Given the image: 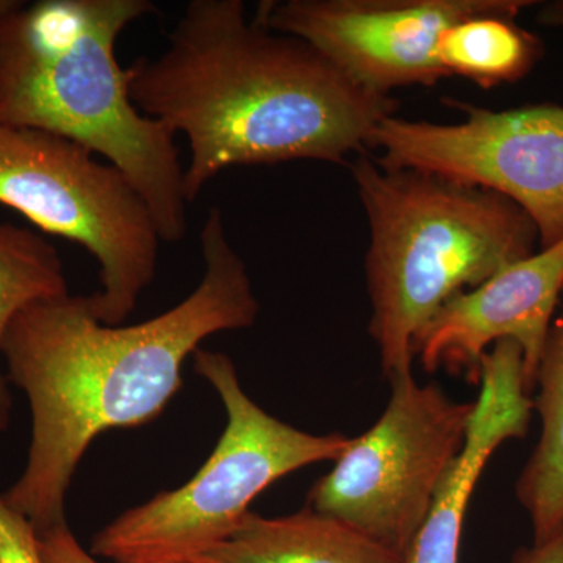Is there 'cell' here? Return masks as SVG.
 <instances>
[{
  "label": "cell",
  "instance_id": "1",
  "mask_svg": "<svg viewBox=\"0 0 563 563\" xmlns=\"http://www.w3.org/2000/svg\"><path fill=\"white\" fill-rule=\"evenodd\" d=\"M201 247L206 273L196 290L152 320L102 324L87 296L68 292L11 321L0 354L31 402L32 442L24 472L2 496L36 533L66 525V493L96 437L161 417L188 355L207 336L257 320L261 303L218 207L207 213Z\"/></svg>",
  "mask_w": 563,
  "mask_h": 563
},
{
  "label": "cell",
  "instance_id": "2",
  "mask_svg": "<svg viewBox=\"0 0 563 563\" xmlns=\"http://www.w3.org/2000/svg\"><path fill=\"white\" fill-rule=\"evenodd\" d=\"M128 73L136 109L190 143L188 203L232 166L344 163L398 106L306 41L247 20L242 0H191L168 49Z\"/></svg>",
  "mask_w": 563,
  "mask_h": 563
},
{
  "label": "cell",
  "instance_id": "3",
  "mask_svg": "<svg viewBox=\"0 0 563 563\" xmlns=\"http://www.w3.org/2000/svg\"><path fill=\"white\" fill-rule=\"evenodd\" d=\"M157 11L151 0H41L0 21V122L76 141L120 169L162 242L188 233L179 147L144 117L118 63V36Z\"/></svg>",
  "mask_w": 563,
  "mask_h": 563
},
{
  "label": "cell",
  "instance_id": "4",
  "mask_svg": "<svg viewBox=\"0 0 563 563\" xmlns=\"http://www.w3.org/2000/svg\"><path fill=\"white\" fill-rule=\"evenodd\" d=\"M350 168L369 225L368 332L390 380L412 373L415 336L440 307L536 254L539 232L498 192L385 169L366 151Z\"/></svg>",
  "mask_w": 563,
  "mask_h": 563
},
{
  "label": "cell",
  "instance_id": "5",
  "mask_svg": "<svg viewBox=\"0 0 563 563\" xmlns=\"http://www.w3.org/2000/svg\"><path fill=\"white\" fill-rule=\"evenodd\" d=\"M195 372L220 395L228 424L196 476L125 510L92 537L91 555L114 563H192L228 540L269 485L303 466L335 462L342 432L299 431L252 401L228 355L199 347Z\"/></svg>",
  "mask_w": 563,
  "mask_h": 563
},
{
  "label": "cell",
  "instance_id": "6",
  "mask_svg": "<svg viewBox=\"0 0 563 563\" xmlns=\"http://www.w3.org/2000/svg\"><path fill=\"white\" fill-rule=\"evenodd\" d=\"M0 203L90 252L102 284L87 296L92 314L107 325L128 320L154 280L162 239L120 169L65 136L0 122Z\"/></svg>",
  "mask_w": 563,
  "mask_h": 563
},
{
  "label": "cell",
  "instance_id": "7",
  "mask_svg": "<svg viewBox=\"0 0 563 563\" xmlns=\"http://www.w3.org/2000/svg\"><path fill=\"white\" fill-rule=\"evenodd\" d=\"M474 402H457L413 373L390 379L379 420L352 437L307 507L357 529L396 554L407 553L437 492L461 454Z\"/></svg>",
  "mask_w": 563,
  "mask_h": 563
},
{
  "label": "cell",
  "instance_id": "8",
  "mask_svg": "<svg viewBox=\"0 0 563 563\" xmlns=\"http://www.w3.org/2000/svg\"><path fill=\"white\" fill-rule=\"evenodd\" d=\"M465 114L453 124L395 114L374 129L368 147L385 169L431 173L498 192L529 214L539 244L563 240V107L537 103L495 111L444 99Z\"/></svg>",
  "mask_w": 563,
  "mask_h": 563
},
{
  "label": "cell",
  "instance_id": "9",
  "mask_svg": "<svg viewBox=\"0 0 563 563\" xmlns=\"http://www.w3.org/2000/svg\"><path fill=\"white\" fill-rule=\"evenodd\" d=\"M532 0H282L262 2L254 20L309 43L363 90L391 96L398 88L433 87L446 73L437 41L451 25L509 14Z\"/></svg>",
  "mask_w": 563,
  "mask_h": 563
},
{
  "label": "cell",
  "instance_id": "10",
  "mask_svg": "<svg viewBox=\"0 0 563 563\" xmlns=\"http://www.w3.org/2000/svg\"><path fill=\"white\" fill-rule=\"evenodd\" d=\"M563 295V240L507 266L440 307L413 340L426 373L439 369L479 385L485 354L503 340L523 352L528 390Z\"/></svg>",
  "mask_w": 563,
  "mask_h": 563
},
{
  "label": "cell",
  "instance_id": "11",
  "mask_svg": "<svg viewBox=\"0 0 563 563\" xmlns=\"http://www.w3.org/2000/svg\"><path fill=\"white\" fill-rule=\"evenodd\" d=\"M479 388L465 444L402 563H459L466 510L485 466L503 443L529 431L533 399L517 343L503 340L485 354Z\"/></svg>",
  "mask_w": 563,
  "mask_h": 563
},
{
  "label": "cell",
  "instance_id": "12",
  "mask_svg": "<svg viewBox=\"0 0 563 563\" xmlns=\"http://www.w3.org/2000/svg\"><path fill=\"white\" fill-rule=\"evenodd\" d=\"M192 563H402V555L329 515L250 512L228 540Z\"/></svg>",
  "mask_w": 563,
  "mask_h": 563
},
{
  "label": "cell",
  "instance_id": "13",
  "mask_svg": "<svg viewBox=\"0 0 563 563\" xmlns=\"http://www.w3.org/2000/svg\"><path fill=\"white\" fill-rule=\"evenodd\" d=\"M536 387L533 410L542 429L515 495L531 520L533 543H539L563 525V306L548 332Z\"/></svg>",
  "mask_w": 563,
  "mask_h": 563
},
{
  "label": "cell",
  "instance_id": "14",
  "mask_svg": "<svg viewBox=\"0 0 563 563\" xmlns=\"http://www.w3.org/2000/svg\"><path fill=\"white\" fill-rule=\"evenodd\" d=\"M543 41L509 14H481L451 25L437 41V60L448 77L484 90L517 84L543 58Z\"/></svg>",
  "mask_w": 563,
  "mask_h": 563
},
{
  "label": "cell",
  "instance_id": "15",
  "mask_svg": "<svg viewBox=\"0 0 563 563\" xmlns=\"http://www.w3.org/2000/svg\"><path fill=\"white\" fill-rule=\"evenodd\" d=\"M68 292L58 251L35 232L0 224V350L7 329L21 310ZM11 407L9 385L0 373V435L9 429Z\"/></svg>",
  "mask_w": 563,
  "mask_h": 563
},
{
  "label": "cell",
  "instance_id": "16",
  "mask_svg": "<svg viewBox=\"0 0 563 563\" xmlns=\"http://www.w3.org/2000/svg\"><path fill=\"white\" fill-rule=\"evenodd\" d=\"M0 563H43L38 533L31 521L11 509L0 493Z\"/></svg>",
  "mask_w": 563,
  "mask_h": 563
},
{
  "label": "cell",
  "instance_id": "17",
  "mask_svg": "<svg viewBox=\"0 0 563 563\" xmlns=\"http://www.w3.org/2000/svg\"><path fill=\"white\" fill-rule=\"evenodd\" d=\"M38 548L43 563H101L80 547L68 525L38 533Z\"/></svg>",
  "mask_w": 563,
  "mask_h": 563
},
{
  "label": "cell",
  "instance_id": "18",
  "mask_svg": "<svg viewBox=\"0 0 563 563\" xmlns=\"http://www.w3.org/2000/svg\"><path fill=\"white\" fill-rule=\"evenodd\" d=\"M512 563H563V525L543 542L520 548Z\"/></svg>",
  "mask_w": 563,
  "mask_h": 563
},
{
  "label": "cell",
  "instance_id": "19",
  "mask_svg": "<svg viewBox=\"0 0 563 563\" xmlns=\"http://www.w3.org/2000/svg\"><path fill=\"white\" fill-rule=\"evenodd\" d=\"M537 22L547 27H563V0L540 3Z\"/></svg>",
  "mask_w": 563,
  "mask_h": 563
},
{
  "label": "cell",
  "instance_id": "20",
  "mask_svg": "<svg viewBox=\"0 0 563 563\" xmlns=\"http://www.w3.org/2000/svg\"><path fill=\"white\" fill-rule=\"evenodd\" d=\"M21 5L22 2H16V0H0V21L13 13L14 10L20 9Z\"/></svg>",
  "mask_w": 563,
  "mask_h": 563
}]
</instances>
